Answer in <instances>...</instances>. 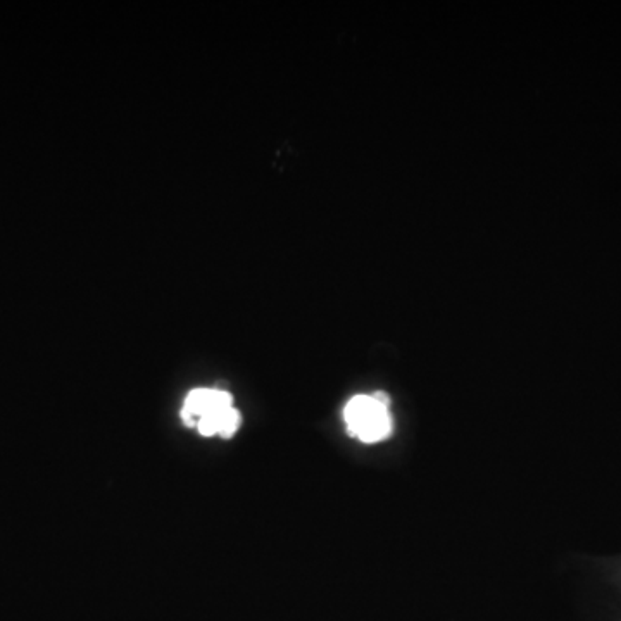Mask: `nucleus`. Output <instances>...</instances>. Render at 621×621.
<instances>
[{"label": "nucleus", "instance_id": "obj_1", "mask_svg": "<svg viewBox=\"0 0 621 621\" xmlns=\"http://www.w3.org/2000/svg\"><path fill=\"white\" fill-rule=\"evenodd\" d=\"M345 423L354 436L366 443L380 442L392 432L389 406L373 395H356L344 409Z\"/></svg>", "mask_w": 621, "mask_h": 621}, {"label": "nucleus", "instance_id": "obj_2", "mask_svg": "<svg viewBox=\"0 0 621 621\" xmlns=\"http://www.w3.org/2000/svg\"><path fill=\"white\" fill-rule=\"evenodd\" d=\"M223 406H233V399L228 392L216 389H195L187 395L183 402L182 420L188 427H195L204 414Z\"/></svg>", "mask_w": 621, "mask_h": 621}, {"label": "nucleus", "instance_id": "obj_3", "mask_svg": "<svg viewBox=\"0 0 621 621\" xmlns=\"http://www.w3.org/2000/svg\"><path fill=\"white\" fill-rule=\"evenodd\" d=\"M195 427L206 436L221 435L225 439H229L239 430L240 413L233 406H223V408H218L214 411L204 414Z\"/></svg>", "mask_w": 621, "mask_h": 621}]
</instances>
